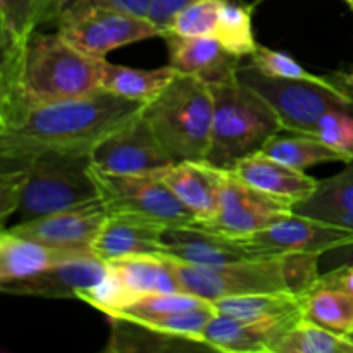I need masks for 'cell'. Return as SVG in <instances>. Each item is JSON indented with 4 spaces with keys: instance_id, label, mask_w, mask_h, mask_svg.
I'll use <instances>...</instances> for the list:
<instances>
[{
    "instance_id": "obj_1",
    "label": "cell",
    "mask_w": 353,
    "mask_h": 353,
    "mask_svg": "<svg viewBox=\"0 0 353 353\" xmlns=\"http://www.w3.org/2000/svg\"><path fill=\"white\" fill-rule=\"evenodd\" d=\"M143 103L99 90L24 110L0 133V171H24L45 154H90Z\"/></svg>"
},
{
    "instance_id": "obj_2",
    "label": "cell",
    "mask_w": 353,
    "mask_h": 353,
    "mask_svg": "<svg viewBox=\"0 0 353 353\" xmlns=\"http://www.w3.org/2000/svg\"><path fill=\"white\" fill-rule=\"evenodd\" d=\"M59 33H37L24 43L17 64V97L21 110L34 105L78 99L102 90L100 68ZM21 112V114H23Z\"/></svg>"
},
{
    "instance_id": "obj_3",
    "label": "cell",
    "mask_w": 353,
    "mask_h": 353,
    "mask_svg": "<svg viewBox=\"0 0 353 353\" xmlns=\"http://www.w3.org/2000/svg\"><path fill=\"white\" fill-rule=\"evenodd\" d=\"M207 85L214 99L212 138L205 157L210 165L231 169L247 155L261 152L269 138L283 131L271 105L241 83L236 72Z\"/></svg>"
},
{
    "instance_id": "obj_4",
    "label": "cell",
    "mask_w": 353,
    "mask_h": 353,
    "mask_svg": "<svg viewBox=\"0 0 353 353\" xmlns=\"http://www.w3.org/2000/svg\"><path fill=\"white\" fill-rule=\"evenodd\" d=\"M141 116L172 161H205L212 138L214 99L202 78L178 72L155 99L143 103Z\"/></svg>"
},
{
    "instance_id": "obj_5",
    "label": "cell",
    "mask_w": 353,
    "mask_h": 353,
    "mask_svg": "<svg viewBox=\"0 0 353 353\" xmlns=\"http://www.w3.org/2000/svg\"><path fill=\"white\" fill-rule=\"evenodd\" d=\"M236 74L271 105L283 130L290 133L314 134V128L324 114L353 103L348 76L331 83L283 79L264 74L252 64L240 65Z\"/></svg>"
},
{
    "instance_id": "obj_6",
    "label": "cell",
    "mask_w": 353,
    "mask_h": 353,
    "mask_svg": "<svg viewBox=\"0 0 353 353\" xmlns=\"http://www.w3.org/2000/svg\"><path fill=\"white\" fill-rule=\"evenodd\" d=\"M24 171L19 223L99 200L90 154H45Z\"/></svg>"
},
{
    "instance_id": "obj_7",
    "label": "cell",
    "mask_w": 353,
    "mask_h": 353,
    "mask_svg": "<svg viewBox=\"0 0 353 353\" xmlns=\"http://www.w3.org/2000/svg\"><path fill=\"white\" fill-rule=\"evenodd\" d=\"M99 199L107 214L143 217L171 228H195L196 219L159 174H112L92 168Z\"/></svg>"
},
{
    "instance_id": "obj_8",
    "label": "cell",
    "mask_w": 353,
    "mask_h": 353,
    "mask_svg": "<svg viewBox=\"0 0 353 353\" xmlns=\"http://www.w3.org/2000/svg\"><path fill=\"white\" fill-rule=\"evenodd\" d=\"M169 259V257H168ZM183 292L207 302L250 293L288 292L279 257L248 259L221 265L185 264L169 259Z\"/></svg>"
},
{
    "instance_id": "obj_9",
    "label": "cell",
    "mask_w": 353,
    "mask_h": 353,
    "mask_svg": "<svg viewBox=\"0 0 353 353\" xmlns=\"http://www.w3.org/2000/svg\"><path fill=\"white\" fill-rule=\"evenodd\" d=\"M57 33L93 59H105L116 48L162 37L147 17L105 7L65 9L57 19Z\"/></svg>"
},
{
    "instance_id": "obj_10",
    "label": "cell",
    "mask_w": 353,
    "mask_h": 353,
    "mask_svg": "<svg viewBox=\"0 0 353 353\" xmlns=\"http://www.w3.org/2000/svg\"><path fill=\"white\" fill-rule=\"evenodd\" d=\"M241 241L254 259L279 257L292 252L323 255L353 247V230L293 212L257 233L241 236Z\"/></svg>"
},
{
    "instance_id": "obj_11",
    "label": "cell",
    "mask_w": 353,
    "mask_h": 353,
    "mask_svg": "<svg viewBox=\"0 0 353 353\" xmlns=\"http://www.w3.org/2000/svg\"><path fill=\"white\" fill-rule=\"evenodd\" d=\"M174 164L141 112L107 133L90 150V165L112 174H161Z\"/></svg>"
},
{
    "instance_id": "obj_12",
    "label": "cell",
    "mask_w": 353,
    "mask_h": 353,
    "mask_svg": "<svg viewBox=\"0 0 353 353\" xmlns=\"http://www.w3.org/2000/svg\"><path fill=\"white\" fill-rule=\"evenodd\" d=\"M292 214V205L257 192L245 185L230 169H223L216 214L209 223L199 226V230L241 238L257 233Z\"/></svg>"
},
{
    "instance_id": "obj_13",
    "label": "cell",
    "mask_w": 353,
    "mask_h": 353,
    "mask_svg": "<svg viewBox=\"0 0 353 353\" xmlns=\"http://www.w3.org/2000/svg\"><path fill=\"white\" fill-rule=\"evenodd\" d=\"M105 217L107 212L99 199L37 219L21 221L7 231L57 250L92 254V243Z\"/></svg>"
},
{
    "instance_id": "obj_14",
    "label": "cell",
    "mask_w": 353,
    "mask_h": 353,
    "mask_svg": "<svg viewBox=\"0 0 353 353\" xmlns=\"http://www.w3.org/2000/svg\"><path fill=\"white\" fill-rule=\"evenodd\" d=\"M107 262L93 254L76 255L28 278L2 283L0 293L76 300L81 290L97 285L107 274Z\"/></svg>"
},
{
    "instance_id": "obj_15",
    "label": "cell",
    "mask_w": 353,
    "mask_h": 353,
    "mask_svg": "<svg viewBox=\"0 0 353 353\" xmlns=\"http://www.w3.org/2000/svg\"><path fill=\"white\" fill-rule=\"evenodd\" d=\"M169 228L143 217L107 214L92 254L103 262L134 255H164L165 231Z\"/></svg>"
},
{
    "instance_id": "obj_16",
    "label": "cell",
    "mask_w": 353,
    "mask_h": 353,
    "mask_svg": "<svg viewBox=\"0 0 353 353\" xmlns=\"http://www.w3.org/2000/svg\"><path fill=\"white\" fill-rule=\"evenodd\" d=\"M230 171L245 185L292 207L309 199L319 185V179L288 168L261 152L243 157Z\"/></svg>"
},
{
    "instance_id": "obj_17",
    "label": "cell",
    "mask_w": 353,
    "mask_h": 353,
    "mask_svg": "<svg viewBox=\"0 0 353 353\" xmlns=\"http://www.w3.org/2000/svg\"><path fill=\"white\" fill-rule=\"evenodd\" d=\"M299 321L252 323L216 312L199 334V341L212 352L271 353L272 343Z\"/></svg>"
},
{
    "instance_id": "obj_18",
    "label": "cell",
    "mask_w": 353,
    "mask_h": 353,
    "mask_svg": "<svg viewBox=\"0 0 353 353\" xmlns=\"http://www.w3.org/2000/svg\"><path fill=\"white\" fill-rule=\"evenodd\" d=\"M223 169L205 161L174 162L161 172V179L195 216L196 226L209 223L217 209L219 179Z\"/></svg>"
},
{
    "instance_id": "obj_19",
    "label": "cell",
    "mask_w": 353,
    "mask_h": 353,
    "mask_svg": "<svg viewBox=\"0 0 353 353\" xmlns=\"http://www.w3.org/2000/svg\"><path fill=\"white\" fill-rule=\"evenodd\" d=\"M164 257L195 265H221L254 259L241 238L199 228H171L165 231Z\"/></svg>"
},
{
    "instance_id": "obj_20",
    "label": "cell",
    "mask_w": 353,
    "mask_h": 353,
    "mask_svg": "<svg viewBox=\"0 0 353 353\" xmlns=\"http://www.w3.org/2000/svg\"><path fill=\"white\" fill-rule=\"evenodd\" d=\"M169 65L181 74H195L205 83L217 81L236 72L241 59L228 54L214 37H178L164 33Z\"/></svg>"
},
{
    "instance_id": "obj_21",
    "label": "cell",
    "mask_w": 353,
    "mask_h": 353,
    "mask_svg": "<svg viewBox=\"0 0 353 353\" xmlns=\"http://www.w3.org/2000/svg\"><path fill=\"white\" fill-rule=\"evenodd\" d=\"M293 212L353 230V159L338 174L319 179L316 192Z\"/></svg>"
},
{
    "instance_id": "obj_22",
    "label": "cell",
    "mask_w": 353,
    "mask_h": 353,
    "mask_svg": "<svg viewBox=\"0 0 353 353\" xmlns=\"http://www.w3.org/2000/svg\"><path fill=\"white\" fill-rule=\"evenodd\" d=\"M219 314L252 323H285L302 319V296L292 292L250 293L212 302Z\"/></svg>"
},
{
    "instance_id": "obj_23",
    "label": "cell",
    "mask_w": 353,
    "mask_h": 353,
    "mask_svg": "<svg viewBox=\"0 0 353 353\" xmlns=\"http://www.w3.org/2000/svg\"><path fill=\"white\" fill-rule=\"evenodd\" d=\"M76 255L83 254L45 247L6 231L0 236V285L37 274Z\"/></svg>"
},
{
    "instance_id": "obj_24",
    "label": "cell",
    "mask_w": 353,
    "mask_h": 353,
    "mask_svg": "<svg viewBox=\"0 0 353 353\" xmlns=\"http://www.w3.org/2000/svg\"><path fill=\"white\" fill-rule=\"evenodd\" d=\"M176 74L178 71L172 65L157 69H134L112 64L103 59L100 68V86L105 92L123 99L147 103L155 99Z\"/></svg>"
},
{
    "instance_id": "obj_25",
    "label": "cell",
    "mask_w": 353,
    "mask_h": 353,
    "mask_svg": "<svg viewBox=\"0 0 353 353\" xmlns=\"http://www.w3.org/2000/svg\"><path fill=\"white\" fill-rule=\"evenodd\" d=\"M110 338L107 343V352H190L209 350L202 343L185 336L162 333L152 327L138 324L126 317L109 316Z\"/></svg>"
},
{
    "instance_id": "obj_26",
    "label": "cell",
    "mask_w": 353,
    "mask_h": 353,
    "mask_svg": "<svg viewBox=\"0 0 353 353\" xmlns=\"http://www.w3.org/2000/svg\"><path fill=\"white\" fill-rule=\"evenodd\" d=\"M107 264L116 269L126 285L140 296L152 293L183 292L171 261L164 255H134Z\"/></svg>"
},
{
    "instance_id": "obj_27",
    "label": "cell",
    "mask_w": 353,
    "mask_h": 353,
    "mask_svg": "<svg viewBox=\"0 0 353 353\" xmlns=\"http://www.w3.org/2000/svg\"><path fill=\"white\" fill-rule=\"evenodd\" d=\"M261 154L299 171H305L312 165L327 164V162L347 164L343 155L327 147L314 134L295 133L293 137H283L278 133L265 141L264 147L261 148Z\"/></svg>"
},
{
    "instance_id": "obj_28",
    "label": "cell",
    "mask_w": 353,
    "mask_h": 353,
    "mask_svg": "<svg viewBox=\"0 0 353 353\" xmlns=\"http://www.w3.org/2000/svg\"><path fill=\"white\" fill-rule=\"evenodd\" d=\"M302 317L334 333L353 331V296L333 286L314 285L302 295Z\"/></svg>"
},
{
    "instance_id": "obj_29",
    "label": "cell",
    "mask_w": 353,
    "mask_h": 353,
    "mask_svg": "<svg viewBox=\"0 0 353 353\" xmlns=\"http://www.w3.org/2000/svg\"><path fill=\"white\" fill-rule=\"evenodd\" d=\"M271 353H353V340L302 317L272 343Z\"/></svg>"
},
{
    "instance_id": "obj_30",
    "label": "cell",
    "mask_w": 353,
    "mask_h": 353,
    "mask_svg": "<svg viewBox=\"0 0 353 353\" xmlns=\"http://www.w3.org/2000/svg\"><path fill=\"white\" fill-rule=\"evenodd\" d=\"M68 0H0L14 41L24 47L28 40L48 23H57Z\"/></svg>"
},
{
    "instance_id": "obj_31",
    "label": "cell",
    "mask_w": 353,
    "mask_h": 353,
    "mask_svg": "<svg viewBox=\"0 0 353 353\" xmlns=\"http://www.w3.org/2000/svg\"><path fill=\"white\" fill-rule=\"evenodd\" d=\"M214 38L228 54L238 59L250 57L257 48L252 30V9L226 0L217 23Z\"/></svg>"
},
{
    "instance_id": "obj_32",
    "label": "cell",
    "mask_w": 353,
    "mask_h": 353,
    "mask_svg": "<svg viewBox=\"0 0 353 353\" xmlns=\"http://www.w3.org/2000/svg\"><path fill=\"white\" fill-rule=\"evenodd\" d=\"M138 299H141V296L138 293H134L126 285L123 276L109 265L107 274L97 285L81 290L76 300H81V302L95 307L97 310L107 314V316H114V314L133 305Z\"/></svg>"
},
{
    "instance_id": "obj_33",
    "label": "cell",
    "mask_w": 353,
    "mask_h": 353,
    "mask_svg": "<svg viewBox=\"0 0 353 353\" xmlns=\"http://www.w3.org/2000/svg\"><path fill=\"white\" fill-rule=\"evenodd\" d=\"M224 3L226 0H196L169 21L164 33L178 37H214Z\"/></svg>"
},
{
    "instance_id": "obj_34",
    "label": "cell",
    "mask_w": 353,
    "mask_h": 353,
    "mask_svg": "<svg viewBox=\"0 0 353 353\" xmlns=\"http://www.w3.org/2000/svg\"><path fill=\"white\" fill-rule=\"evenodd\" d=\"M214 314H216V309H214L212 303H209V305H203L192 310H183V312L145 317H126V319L134 321L138 324H143V326L152 327V330L162 331V333L176 334V336H185L190 338V340L199 341V334L202 333L207 323L212 319Z\"/></svg>"
},
{
    "instance_id": "obj_35",
    "label": "cell",
    "mask_w": 353,
    "mask_h": 353,
    "mask_svg": "<svg viewBox=\"0 0 353 353\" xmlns=\"http://www.w3.org/2000/svg\"><path fill=\"white\" fill-rule=\"evenodd\" d=\"M210 302L200 299L188 292H171V293H152L138 299L133 305L121 312L114 314L117 317H145V316H161V314L183 312V310L199 309V307L209 305ZM109 317V316H107Z\"/></svg>"
},
{
    "instance_id": "obj_36",
    "label": "cell",
    "mask_w": 353,
    "mask_h": 353,
    "mask_svg": "<svg viewBox=\"0 0 353 353\" xmlns=\"http://www.w3.org/2000/svg\"><path fill=\"white\" fill-rule=\"evenodd\" d=\"M250 64L261 72H264V74L272 76V78L302 79V81L316 83H331L334 79L330 78V76L312 74L286 52L272 50V48L264 47V45H257L255 52L250 55Z\"/></svg>"
},
{
    "instance_id": "obj_37",
    "label": "cell",
    "mask_w": 353,
    "mask_h": 353,
    "mask_svg": "<svg viewBox=\"0 0 353 353\" xmlns=\"http://www.w3.org/2000/svg\"><path fill=\"white\" fill-rule=\"evenodd\" d=\"M319 257L316 254H303V252H292V254L279 255L281 261L283 278H285L286 290L295 295H305L319 279Z\"/></svg>"
},
{
    "instance_id": "obj_38",
    "label": "cell",
    "mask_w": 353,
    "mask_h": 353,
    "mask_svg": "<svg viewBox=\"0 0 353 353\" xmlns=\"http://www.w3.org/2000/svg\"><path fill=\"white\" fill-rule=\"evenodd\" d=\"M23 47L14 41L6 16L0 10V88L6 90L12 99H17V64Z\"/></svg>"
},
{
    "instance_id": "obj_39",
    "label": "cell",
    "mask_w": 353,
    "mask_h": 353,
    "mask_svg": "<svg viewBox=\"0 0 353 353\" xmlns=\"http://www.w3.org/2000/svg\"><path fill=\"white\" fill-rule=\"evenodd\" d=\"M26 183V171H0V223L17 212Z\"/></svg>"
},
{
    "instance_id": "obj_40",
    "label": "cell",
    "mask_w": 353,
    "mask_h": 353,
    "mask_svg": "<svg viewBox=\"0 0 353 353\" xmlns=\"http://www.w3.org/2000/svg\"><path fill=\"white\" fill-rule=\"evenodd\" d=\"M148 6H150V0H68L65 9H78V7H105V9H114L121 10V12L147 17Z\"/></svg>"
},
{
    "instance_id": "obj_41",
    "label": "cell",
    "mask_w": 353,
    "mask_h": 353,
    "mask_svg": "<svg viewBox=\"0 0 353 353\" xmlns=\"http://www.w3.org/2000/svg\"><path fill=\"white\" fill-rule=\"evenodd\" d=\"M193 2H196V0H150L147 19H150L152 23L161 30V33H164L169 21H171L179 10L185 9L186 6H190V3Z\"/></svg>"
},
{
    "instance_id": "obj_42",
    "label": "cell",
    "mask_w": 353,
    "mask_h": 353,
    "mask_svg": "<svg viewBox=\"0 0 353 353\" xmlns=\"http://www.w3.org/2000/svg\"><path fill=\"white\" fill-rule=\"evenodd\" d=\"M316 285L323 286H333V288H340L343 292L350 293L353 296V262L352 264L343 265L340 269H334V271L326 272V274L319 276Z\"/></svg>"
},
{
    "instance_id": "obj_43",
    "label": "cell",
    "mask_w": 353,
    "mask_h": 353,
    "mask_svg": "<svg viewBox=\"0 0 353 353\" xmlns=\"http://www.w3.org/2000/svg\"><path fill=\"white\" fill-rule=\"evenodd\" d=\"M16 116L17 110L16 107H14L12 100H10V97L0 88V133L16 119Z\"/></svg>"
},
{
    "instance_id": "obj_44",
    "label": "cell",
    "mask_w": 353,
    "mask_h": 353,
    "mask_svg": "<svg viewBox=\"0 0 353 353\" xmlns=\"http://www.w3.org/2000/svg\"><path fill=\"white\" fill-rule=\"evenodd\" d=\"M6 231L7 230H6V228H3V223H0V236H2V234L6 233Z\"/></svg>"
},
{
    "instance_id": "obj_45",
    "label": "cell",
    "mask_w": 353,
    "mask_h": 353,
    "mask_svg": "<svg viewBox=\"0 0 353 353\" xmlns=\"http://www.w3.org/2000/svg\"><path fill=\"white\" fill-rule=\"evenodd\" d=\"M347 3H348V6H350V9L353 10V0H347Z\"/></svg>"
},
{
    "instance_id": "obj_46",
    "label": "cell",
    "mask_w": 353,
    "mask_h": 353,
    "mask_svg": "<svg viewBox=\"0 0 353 353\" xmlns=\"http://www.w3.org/2000/svg\"><path fill=\"white\" fill-rule=\"evenodd\" d=\"M348 79H350V85L353 86V72H352V76H348Z\"/></svg>"
}]
</instances>
